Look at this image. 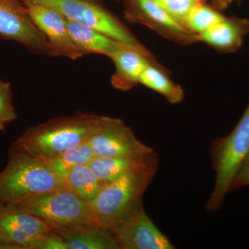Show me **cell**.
Segmentation results:
<instances>
[{"mask_svg":"<svg viewBox=\"0 0 249 249\" xmlns=\"http://www.w3.org/2000/svg\"><path fill=\"white\" fill-rule=\"evenodd\" d=\"M159 157L155 153L143 164L104 185L90 201L100 227L111 231L124 218L142 204V198L158 170Z\"/></svg>","mask_w":249,"mask_h":249,"instance_id":"cell-1","label":"cell"},{"mask_svg":"<svg viewBox=\"0 0 249 249\" xmlns=\"http://www.w3.org/2000/svg\"><path fill=\"white\" fill-rule=\"evenodd\" d=\"M63 249H119L112 232L95 225L53 228Z\"/></svg>","mask_w":249,"mask_h":249,"instance_id":"cell-15","label":"cell"},{"mask_svg":"<svg viewBox=\"0 0 249 249\" xmlns=\"http://www.w3.org/2000/svg\"><path fill=\"white\" fill-rule=\"evenodd\" d=\"M164 9L178 22L182 24L192 8L199 2L197 0H152ZM184 27V26H183Z\"/></svg>","mask_w":249,"mask_h":249,"instance_id":"cell-23","label":"cell"},{"mask_svg":"<svg viewBox=\"0 0 249 249\" xmlns=\"http://www.w3.org/2000/svg\"><path fill=\"white\" fill-rule=\"evenodd\" d=\"M67 27L72 40L84 55L101 54L109 58L116 49L124 45L101 31L68 19Z\"/></svg>","mask_w":249,"mask_h":249,"instance_id":"cell-16","label":"cell"},{"mask_svg":"<svg viewBox=\"0 0 249 249\" xmlns=\"http://www.w3.org/2000/svg\"><path fill=\"white\" fill-rule=\"evenodd\" d=\"M109 58L115 67L111 77L113 88L119 91H127L140 83L142 71L152 61L139 51L122 45L114 52Z\"/></svg>","mask_w":249,"mask_h":249,"instance_id":"cell-14","label":"cell"},{"mask_svg":"<svg viewBox=\"0 0 249 249\" xmlns=\"http://www.w3.org/2000/svg\"><path fill=\"white\" fill-rule=\"evenodd\" d=\"M249 34V20L245 18L224 17L204 32L196 35V42H203L223 52L233 53L242 47Z\"/></svg>","mask_w":249,"mask_h":249,"instance_id":"cell-13","label":"cell"},{"mask_svg":"<svg viewBox=\"0 0 249 249\" xmlns=\"http://www.w3.org/2000/svg\"><path fill=\"white\" fill-rule=\"evenodd\" d=\"M94 157L92 148L88 142L69 149L53 158L44 160L51 169L64 178L72 168L77 165L89 164Z\"/></svg>","mask_w":249,"mask_h":249,"instance_id":"cell-20","label":"cell"},{"mask_svg":"<svg viewBox=\"0 0 249 249\" xmlns=\"http://www.w3.org/2000/svg\"><path fill=\"white\" fill-rule=\"evenodd\" d=\"M89 142L95 157L139 158L154 152L141 142L121 119L109 116H99Z\"/></svg>","mask_w":249,"mask_h":249,"instance_id":"cell-7","label":"cell"},{"mask_svg":"<svg viewBox=\"0 0 249 249\" xmlns=\"http://www.w3.org/2000/svg\"><path fill=\"white\" fill-rule=\"evenodd\" d=\"M98 117L94 114L78 113L55 118L27 129L14 142L40 160H50L89 142Z\"/></svg>","mask_w":249,"mask_h":249,"instance_id":"cell-2","label":"cell"},{"mask_svg":"<svg viewBox=\"0 0 249 249\" xmlns=\"http://www.w3.org/2000/svg\"><path fill=\"white\" fill-rule=\"evenodd\" d=\"M224 18V16L217 10L201 4L199 1L188 13L183 26L195 35H197Z\"/></svg>","mask_w":249,"mask_h":249,"instance_id":"cell-21","label":"cell"},{"mask_svg":"<svg viewBox=\"0 0 249 249\" xmlns=\"http://www.w3.org/2000/svg\"><path fill=\"white\" fill-rule=\"evenodd\" d=\"M21 0H0V37L15 41L31 53L49 55L48 41Z\"/></svg>","mask_w":249,"mask_h":249,"instance_id":"cell-8","label":"cell"},{"mask_svg":"<svg viewBox=\"0 0 249 249\" xmlns=\"http://www.w3.org/2000/svg\"><path fill=\"white\" fill-rule=\"evenodd\" d=\"M64 179L69 189L88 202L97 196L103 187L89 164L75 166L66 174Z\"/></svg>","mask_w":249,"mask_h":249,"instance_id":"cell-19","label":"cell"},{"mask_svg":"<svg viewBox=\"0 0 249 249\" xmlns=\"http://www.w3.org/2000/svg\"><path fill=\"white\" fill-rule=\"evenodd\" d=\"M154 153L155 151L150 155L139 158L94 157L89 165L103 186L143 164Z\"/></svg>","mask_w":249,"mask_h":249,"instance_id":"cell-17","label":"cell"},{"mask_svg":"<svg viewBox=\"0 0 249 249\" xmlns=\"http://www.w3.org/2000/svg\"><path fill=\"white\" fill-rule=\"evenodd\" d=\"M219 2L221 3V4H227L228 2H229V1H231V0H219Z\"/></svg>","mask_w":249,"mask_h":249,"instance_id":"cell-26","label":"cell"},{"mask_svg":"<svg viewBox=\"0 0 249 249\" xmlns=\"http://www.w3.org/2000/svg\"><path fill=\"white\" fill-rule=\"evenodd\" d=\"M11 204L53 228L98 226L89 203L67 187L28 196Z\"/></svg>","mask_w":249,"mask_h":249,"instance_id":"cell-6","label":"cell"},{"mask_svg":"<svg viewBox=\"0 0 249 249\" xmlns=\"http://www.w3.org/2000/svg\"><path fill=\"white\" fill-rule=\"evenodd\" d=\"M56 10L70 20L101 31L122 45L136 49L156 62L155 56L131 32L128 27L100 0H21Z\"/></svg>","mask_w":249,"mask_h":249,"instance_id":"cell-5","label":"cell"},{"mask_svg":"<svg viewBox=\"0 0 249 249\" xmlns=\"http://www.w3.org/2000/svg\"><path fill=\"white\" fill-rule=\"evenodd\" d=\"M249 155V103L235 127L226 137L211 144V156L215 173L214 184L205 209L214 212L231 191L236 174Z\"/></svg>","mask_w":249,"mask_h":249,"instance_id":"cell-4","label":"cell"},{"mask_svg":"<svg viewBox=\"0 0 249 249\" xmlns=\"http://www.w3.org/2000/svg\"><path fill=\"white\" fill-rule=\"evenodd\" d=\"M53 227L12 204H0V240L12 249H31Z\"/></svg>","mask_w":249,"mask_h":249,"instance_id":"cell-12","label":"cell"},{"mask_svg":"<svg viewBox=\"0 0 249 249\" xmlns=\"http://www.w3.org/2000/svg\"><path fill=\"white\" fill-rule=\"evenodd\" d=\"M249 186V155L241 165L240 169L236 174L231 187V191L242 187Z\"/></svg>","mask_w":249,"mask_h":249,"instance_id":"cell-24","label":"cell"},{"mask_svg":"<svg viewBox=\"0 0 249 249\" xmlns=\"http://www.w3.org/2000/svg\"><path fill=\"white\" fill-rule=\"evenodd\" d=\"M125 19L142 24L179 45L196 42V35L152 0H124Z\"/></svg>","mask_w":249,"mask_h":249,"instance_id":"cell-9","label":"cell"},{"mask_svg":"<svg viewBox=\"0 0 249 249\" xmlns=\"http://www.w3.org/2000/svg\"><path fill=\"white\" fill-rule=\"evenodd\" d=\"M0 249H12L9 245H6L4 242L0 240Z\"/></svg>","mask_w":249,"mask_h":249,"instance_id":"cell-25","label":"cell"},{"mask_svg":"<svg viewBox=\"0 0 249 249\" xmlns=\"http://www.w3.org/2000/svg\"><path fill=\"white\" fill-rule=\"evenodd\" d=\"M119 249H173L164 235L147 215L142 204L139 206L111 231Z\"/></svg>","mask_w":249,"mask_h":249,"instance_id":"cell-10","label":"cell"},{"mask_svg":"<svg viewBox=\"0 0 249 249\" xmlns=\"http://www.w3.org/2000/svg\"><path fill=\"white\" fill-rule=\"evenodd\" d=\"M11 83L0 80V131L4 132L6 126L17 119V113L12 103Z\"/></svg>","mask_w":249,"mask_h":249,"instance_id":"cell-22","label":"cell"},{"mask_svg":"<svg viewBox=\"0 0 249 249\" xmlns=\"http://www.w3.org/2000/svg\"><path fill=\"white\" fill-rule=\"evenodd\" d=\"M166 71L160 64L150 62L142 71L140 83L160 93L170 103L178 104L183 101L184 91L179 85L170 79Z\"/></svg>","mask_w":249,"mask_h":249,"instance_id":"cell-18","label":"cell"},{"mask_svg":"<svg viewBox=\"0 0 249 249\" xmlns=\"http://www.w3.org/2000/svg\"><path fill=\"white\" fill-rule=\"evenodd\" d=\"M198 1H201V0H197Z\"/></svg>","mask_w":249,"mask_h":249,"instance_id":"cell-27","label":"cell"},{"mask_svg":"<svg viewBox=\"0 0 249 249\" xmlns=\"http://www.w3.org/2000/svg\"><path fill=\"white\" fill-rule=\"evenodd\" d=\"M65 179L45 160L26 152L15 142L9 162L0 173V204H11L35 195L65 188Z\"/></svg>","mask_w":249,"mask_h":249,"instance_id":"cell-3","label":"cell"},{"mask_svg":"<svg viewBox=\"0 0 249 249\" xmlns=\"http://www.w3.org/2000/svg\"><path fill=\"white\" fill-rule=\"evenodd\" d=\"M36 26L48 41L51 57H66L71 60L85 56L72 40L67 18L56 10L44 5L22 1Z\"/></svg>","mask_w":249,"mask_h":249,"instance_id":"cell-11","label":"cell"}]
</instances>
